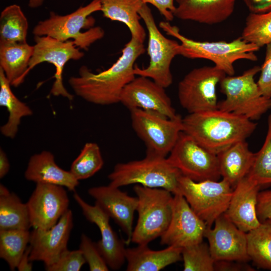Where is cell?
<instances>
[{
  "instance_id": "cell-48",
  "label": "cell",
  "mask_w": 271,
  "mask_h": 271,
  "mask_svg": "<svg viewBox=\"0 0 271 271\" xmlns=\"http://www.w3.org/2000/svg\"><path fill=\"white\" fill-rule=\"evenodd\" d=\"M269 116H270L271 117V114H270V115H269Z\"/></svg>"
},
{
  "instance_id": "cell-43",
  "label": "cell",
  "mask_w": 271,
  "mask_h": 271,
  "mask_svg": "<svg viewBox=\"0 0 271 271\" xmlns=\"http://www.w3.org/2000/svg\"><path fill=\"white\" fill-rule=\"evenodd\" d=\"M250 13L259 14L271 10V0H242Z\"/></svg>"
},
{
  "instance_id": "cell-40",
  "label": "cell",
  "mask_w": 271,
  "mask_h": 271,
  "mask_svg": "<svg viewBox=\"0 0 271 271\" xmlns=\"http://www.w3.org/2000/svg\"><path fill=\"white\" fill-rule=\"evenodd\" d=\"M256 213L260 222L271 219V190L259 192L257 196Z\"/></svg>"
},
{
  "instance_id": "cell-33",
  "label": "cell",
  "mask_w": 271,
  "mask_h": 271,
  "mask_svg": "<svg viewBox=\"0 0 271 271\" xmlns=\"http://www.w3.org/2000/svg\"><path fill=\"white\" fill-rule=\"evenodd\" d=\"M103 164L98 145L95 143H87L72 162L70 172L78 181L84 180L93 176Z\"/></svg>"
},
{
  "instance_id": "cell-20",
  "label": "cell",
  "mask_w": 271,
  "mask_h": 271,
  "mask_svg": "<svg viewBox=\"0 0 271 271\" xmlns=\"http://www.w3.org/2000/svg\"><path fill=\"white\" fill-rule=\"evenodd\" d=\"M88 193L95 199V204L120 226L127 236L125 244H128L131 241L138 198L130 196L119 188L110 185L90 188Z\"/></svg>"
},
{
  "instance_id": "cell-5",
  "label": "cell",
  "mask_w": 271,
  "mask_h": 271,
  "mask_svg": "<svg viewBox=\"0 0 271 271\" xmlns=\"http://www.w3.org/2000/svg\"><path fill=\"white\" fill-rule=\"evenodd\" d=\"M181 175L167 157L146 155L141 160L116 164L108 178L109 185L113 187L139 184L163 188L175 195L179 194V179Z\"/></svg>"
},
{
  "instance_id": "cell-18",
  "label": "cell",
  "mask_w": 271,
  "mask_h": 271,
  "mask_svg": "<svg viewBox=\"0 0 271 271\" xmlns=\"http://www.w3.org/2000/svg\"><path fill=\"white\" fill-rule=\"evenodd\" d=\"M73 226L72 212L68 209L51 228L34 229L31 232L30 260L43 261L45 266L56 262L67 249Z\"/></svg>"
},
{
  "instance_id": "cell-39",
  "label": "cell",
  "mask_w": 271,
  "mask_h": 271,
  "mask_svg": "<svg viewBox=\"0 0 271 271\" xmlns=\"http://www.w3.org/2000/svg\"><path fill=\"white\" fill-rule=\"evenodd\" d=\"M266 46L264 60L256 83L262 94L271 98V43Z\"/></svg>"
},
{
  "instance_id": "cell-26",
  "label": "cell",
  "mask_w": 271,
  "mask_h": 271,
  "mask_svg": "<svg viewBox=\"0 0 271 271\" xmlns=\"http://www.w3.org/2000/svg\"><path fill=\"white\" fill-rule=\"evenodd\" d=\"M34 46L26 43H0V68L11 86L17 87L27 75Z\"/></svg>"
},
{
  "instance_id": "cell-24",
  "label": "cell",
  "mask_w": 271,
  "mask_h": 271,
  "mask_svg": "<svg viewBox=\"0 0 271 271\" xmlns=\"http://www.w3.org/2000/svg\"><path fill=\"white\" fill-rule=\"evenodd\" d=\"M182 248L169 246L160 250L151 249L148 244L125 249L127 271H158L182 259Z\"/></svg>"
},
{
  "instance_id": "cell-1",
  "label": "cell",
  "mask_w": 271,
  "mask_h": 271,
  "mask_svg": "<svg viewBox=\"0 0 271 271\" xmlns=\"http://www.w3.org/2000/svg\"><path fill=\"white\" fill-rule=\"evenodd\" d=\"M145 52L144 43L131 37L109 68L95 73L81 66L79 75L71 77L68 83L77 96L89 102L101 105L120 102L124 88L135 78V62Z\"/></svg>"
},
{
  "instance_id": "cell-47",
  "label": "cell",
  "mask_w": 271,
  "mask_h": 271,
  "mask_svg": "<svg viewBox=\"0 0 271 271\" xmlns=\"http://www.w3.org/2000/svg\"><path fill=\"white\" fill-rule=\"evenodd\" d=\"M10 192L4 185H0V196H4L9 194Z\"/></svg>"
},
{
  "instance_id": "cell-14",
  "label": "cell",
  "mask_w": 271,
  "mask_h": 271,
  "mask_svg": "<svg viewBox=\"0 0 271 271\" xmlns=\"http://www.w3.org/2000/svg\"><path fill=\"white\" fill-rule=\"evenodd\" d=\"M205 222L193 210L184 197L175 194L172 217L168 227L161 236V244L183 248L203 241Z\"/></svg>"
},
{
  "instance_id": "cell-9",
  "label": "cell",
  "mask_w": 271,
  "mask_h": 271,
  "mask_svg": "<svg viewBox=\"0 0 271 271\" xmlns=\"http://www.w3.org/2000/svg\"><path fill=\"white\" fill-rule=\"evenodd\" d=\"M129 110L132 128L144 142L146 155L166 158L183 131L181 115L178 114L176 117L170 118L140 108Z\"/></svg>"
},
{
  "instance_id": "cell-32",
  "label": "cell",
  "mask_w": 271,
  "mask_h": 271,
  "mask_svg": "<svg viewBox=\"0 0 271 271\" xmlns=\"http://www.w3.org/2000/svg\"><path fill=\"white\" fill-rule=\"evenodd\" d=\"M30 238L29 230H0V257L8 263L10 270L17 268Z\"/></svg>"
},
{
  "instance_id": "cell-11",
  "label": "cell",
  "mask_w": 271,
  "mask_h": 271,
  "mask_svg": "<svg viewBox=\"0 0 271 271\" xmlns=\"http://www.w3.org/2000/svg\"><path fill=\"white\" fill-rule=\"evenodd\" d=\"M226 75L214 65L192 69L178 84L180 104L189 113L217 109V85Z\"/></svg>"
},
{
  "instance_id": "cell-16",
  "label": "cell",
  "mask_w": 271,
  "mask_h": 271,
  "mask_svg": "<svg viewBox=\"0 0 271 271\" xmlns=\"http://www.w3.org/2000/svg\"><path fill=\"white\" fill-rule=\"evenodd\" d=\"M27 204L31 227L48 229L69 209V200L64 187L38 183Z\"/></svg>"
},
{
  "instance_id": "cell-8",
  "label": "cell",
  "mask_w": 271,
  "mask_h": 271,
  "mask_svg": "<svg viewBox=\"0 0 271 271\" xmlns=\"http://www.w3.org/2000/svg\"><path fill=\"white\" fill-rule=\"evenodd\" d=\"M139 14L148 33L147 51L150 63L147 67L143 68L136 65L134 74L149 78L164 88H167L173 83L171 65L175 57L181 54V44L163 35L147 4L143 5Z\"/></svg>"
},
{
  "instance_id": "cell-46",
  "label": "cell",
  "mask_w": 271,
  "mask_h": 271,
  "mask_svg": "<svg viewBox=\"0 0 271 271\" xmlns=\"http://www.w3.org/2000/svg\"><path fill=\"white\" fill-rule=\"evenodd\" d=\"M45 0H29L28 6L31 8H37L41 7Z\"/></svg>"
},
{
  "instance_id": "cell-28",
  "label": "cell",
  "mask_w": 271,
  "mask_h": 271,
  "mask_svg": "<svg viewBox=\"0 0 271 271\" xmlns=\"http://www.w3.org/2000/svg\"><path fill=\"white\" fill-rule=\"evenodd\" d=\"M11 84L0 68V105L5 107L9 113L7 122L1 127L2 134L14 139L19 129L21 119L33 114L31 108L13 93Z\"/></svg>"
},
{
  "instance_id": "cell-22",
  "label": "cell",
  "mask_w": 271,
  "mask_h": 271,
  "mask_svg": "<svg viewBox=\"0 0 271 271\" xmlns=\"http://www.w3.org/2000/svg\"><path fill=\"white\" fill-rule=\"evenodd\" d=\"M236 0H175L177 18L206 25L221 23L232 14Z\"/></svg>"
},
{
  "instance_id": "cell-23",
  "label": "cell",
  "mask_w": 271,
  "mask_h": 271,
  "mask_svg": "<svg viewBox=\"0 0 271 271\" xmlns=\"http://www.w3.org/2000/svg\"><path fill=\"white\" fill-rule=\"evenodd\" d=\"M25 178L36 183H49L75 191L79 182L69 171L59 167L54 156L50 152L43 151L32 156L25 172Z\"/></svg>"
},
{
  "instance_id": "cell-4",
  "label": "cell",
  "mask_w": 271,
  "mask_h": 271,
  "mask_svg": "<svg viewBox=\"0 0 271 271\" xmlns=\"http://www.w3.org/2000/svg\"><path fill=\"white\" fill-rule=\"evenodd\" d=\"M100 11V0H92L66 15L51 12L47 19L38 23L32 32L34 36H48L61 41L72 39L76 47L87 50L104 36L102 28L94 26L95 20L90 16Z\"/></svg>"
},
{
  "instance_id": "cell-42",
  "label": "cell",
  "mask_w": 271,
  "mask_h": 271,
  "mask_svg": "<svg viewBox=\"0 0 271 271\" xmlns=\"http://www.w3.org/2000/svg\"><path fill=\"white\" fill-rule=\"evenodd\" d=\"M244 263L245 262L229 260L215 261V270H254L253 268Z\"/></svg>"
},
{
  "instance_id": "cell-2",
  "label": "cell",
  "mask_w": 271,
  "mask_h": 271,
  "mask_svg": "<svg viewBox=\"0 0 271 271\" xmlns=\"http://www.w3.org/2000/svg\"><path fill=\"white\" fill-rule=\"evenodd\" d=\"M182 123L183 131L216 155L245 140L256 127L252 120L218 108L189 113Z\"/></svg>"
},
{
  "instance_id": "cell-30",
  "label": "cell",
  "mask_w": 271,
  "mask_h": 271,
  "mask_svg": "<svg viewBox=\"0 0 271 271\" xmlns=\"http://www.w3.org/2000/svg\"><path fill=\"white\" fill-rule=\"evenodd\" d=\"M31 227L27 203L14 193L0 196V230H29Z\"/></svg>"
},
{
  "instance_id": "cell-38",
  "label": "cell",
  "mask_w": 271,
  "mask_h": 271,
  "mask_svg": "<svg viewBox=\"0 0 271 271\" xmlns=\"http://www.w3.org/2000/svg\"><path fill=\"white\" fill-rule=\"evenodd\" d=\"M81 251L66 250L56 262L45 266L47 271H79L86 263Z\"/></svg>"
},
{
  "instance_id": "cell-44",
  "label": "cell",
  "mask_w": 271,
  "mask_h": 271,
  "mask_svg": "<svg viewBox=\"0 0 271 271\" xmlns=\"http://www.w3.org/2000/svg\"><path fill=\"white\" fill-rule=\"evenodd\" d=\"M31 251L30 245L28 246L25 253L22 257L17 268L19 271H29L32 269V263L29 259Z\"/></svg>"
},
{
  "instance_id": "cell-34",
  "label": "cell",
  "mask_w": 271,
  "mask_h": 271,
  "mask_svg": "<svg viewBox=\"0 0 271 271\" xmlns=\"http://www.w3.org/2000/svg\"><path fill=\"white\" fill-rule=\"evenodd\" d=\"M241 37L259 48L271 43V10L250 13L246 17Z\"/></svg>"
},
{
  "instance_id": "cell-19",
  "label": "cell",
  "mask_w": 271,
  "mask_h": 271,
  "mask_svg": "<svg viewBox=\"0 0 271 271\" xmlns=\"http://www.w3.org/2000/svg\"><path fill=\"white\" fill-rule=\"evenodd\" d=\"M73 198L86 219L98 227L101 238L96 243L107 265L113 270L119 269L126 260L125 241L118 238L109 224L110 217L97 205H89L76 192Z\"/></svg>"
},
{
  "instance_id": "cell-17",
  "label": "cell",
  "mask_w": 271,
  "mask_h": 271,
  "mask_svg": "<svg viewBox=\"0 0 271 271\" xmlns=\"http://www.w3.org/2000/svg\"><path fill=\"white\" fill-rule=\"evenodd\" d=\"M165 89L152 79L139 76L124 88L120 102L128 110L140 108L173 118L178 114Z\"/></svg>"
},
{
  "instance_id": "cell-27",
  "label": "cell",
  "mask_w": 271,
  "mask_h": 271,
  "mask_svg": "<svg viewBox=\"0 0 271 271\" xmlns=\"http://www.w3.org/2000/svg\"><path fill=\"white\" fill-rule=\"evenodd\" d=\"M103 16L111 21L124 24L129 29L131 37L142 43L146 32L140 23L139 12L144 4L142 0H100Z\"/></svg>"
},
{
  "instance_id": "cell-21",
  "label": "cell",
  "mask_w": 271,
  "mask_h": 271,
  "mask_svg": "<svg viewBox=\"0 0 271 271\" xmlns=\"http://www.w3.org/2000/svg\"><path fill=\"white\" fill-rule=\"evenodd\" d=\"M260 187L247 175L233 188L228 207L225 213L244 232L257 227L260 224L256 213L257 196Z\"/></svg>"
},
{
  "instance_id": "cell-3",
  "label": "cell",
  "mask_w": 271,
  "mask_h": 271,
  "mask_svg": "<svg viewBox=\"0 0 271 271\" xmlns=\"http://www.w3.org/2000/svg\"><path fill=\"white\" fill-rule=\"evenodd\" d=\"M159 27L167 35L180 42L181 56L189 59L209 60L227 75H234V63L236 61L244 59L255 61L257 60L254 52L260 48L246 42L241 37L228 42H202L183 35L179 29L171 25L170 22L162 21L159 23Z\"/></svg>"
},
{
  "instance_id": "cell-29",
  "label": "cell",
  "mask_w": 271,
  "mask_h": 271,
  "mask_svg": "<svg viewBox=\"0 0 271 271\" xmlns=\"http://www.w3.org/2000/svg\"><path fill=\"white\" fill-rule=\"evenodd\" d=\"M246 235L250 260L260 268L271 270V219L260 222Z\"/></svg>"
},
{
  "instance_id": "cell-13",
  "label": "cell",
  "mask_w": 271,
  "mask_h": 271,
  "mask_svg": "<svg viewBox=\"0 0 271 271\" xmlns=\"http://www.w3.org/2000/svg\"><path fill=\"white\" fill-rule=\"evenodd\" d=\"M34 52L27 74L40 63L48 62L53 64L56 71L51 94L73 100L74 96L67 90L63 84V70L69 60L81 59L84 56V53L79 50L71 40L61 41L48 36H34Z\"/></svg>"
},
{
  "instance_id": "cell-6",
  "label": "cell",
  "mask_w": 271,
  "mask_h": 271,
  "mask_svg": "<svg viewBox=\"0 0 271 271\" xmlns=\"http://www.w3.org/2000/svg\"><path fill=\"white\" fill-rule=\"evenodd\" d=\"M133 190L138 199L137 223L131 242L148 244L161 237L170 224L172 214V193L160 188H150L136 184Z\"/></svg>"
},
{
  "instance_id": "cell-7",
  "label": "cell",
  "mask_w": 271,
  "mask_h": 271,
  "mask_svg": "<svg viewBox=\"0 0 271 271\" xmlns=\"http://www.w3.org/2000/svg\"><path fill=\"white\" fill-rule=\"evenodd\" d=\"M260 71V67L255 66L238 76L226 75L220 82L225 99L218 108L251 120L259 119L271 108V98L262 94L254 80Z\"/></svg>"
},
{
  "instance_id": "cell-10",
  "label": "cell",
  "mask_w": 271,
  "mask_h": 271,
  "mask_svg": "<svg viewBox=\"0 0 271 271\" xmlns=\"http://www.w3.org/2000/svg\"><path fill=\"white\" fill-rule=\"evenodd\" d=\"M178 189L195 213L207 226L212 227L215 220L226 211L233 188L223 179L195 181L182 175Z\"/></svg>"
},
{
  "instance_id": "cell-45",
  "label": "cell",
  "mask_w": 271,
  "mask_h": 271,
  "mask_svg": "<svg viewBox=\"0 0 271 271\" xmlns=\"http://www.w3.org/2000/svg\"><path fill=\"white\" fill-rule=\"evenodd\" d=\"M10 165L4 151L0 149V178H3L9 172Z\"/></svg>"
},
{
  "instance_id": "cell-12",
  "label": "cell",
  "mask_w": 271,
  "mask_h": 271,
  "mask_svg": "<svg viewBox=\"0 0 271 271\" xmlns=\"http://www.w3.org/2000/svg\"><path fill=\"white\" fill-rule=\"evenodd\" d=\"M169 155L170 163L182 175L195 181H217L221 177L217 155L183 131Z\"/></svg>"
},
{
  "instance_id": "cell-36",
  "label": "cell",
  "mask_w": 271,
  "mask_h": 271,
  "mask_svg": "<svg viewBox=\"0 0 271 271\" xmlns=\"http://www.w3.org/2000/svg\"><path fill=\"white\" fill-rule=\"evenodd\" d=\"M261 186L271 184V117L268 119V128L264 143L255 153L251 169L247 175Z\"/></svg>"
},
{
  "instance_id": "cell-41",
  "label": "cell",
  "mask_w": 271,
  "mask_h": 271,
  "mask_svg": "<svg viewBox=\"0 0 271 271\" xmlns=\"http://www.w3.org/2000/svg\"><path fill=\"white\" fill-rule=\"evenodd\" d=\"M144 4H150L156 7L166 21H172L176 9L175 0H142Z\"/></svg>"
},
{
  "instance_id": "cell-35",
  "label": "cell",
  "mask_w": 271,
  "mask_h": 271,
  "mask_svg": "<svg viewBox=\"0 0 271 271\" xmlns=\"http://www.w3.org/2000/svg\"><path fill=\"white\" fill-rule=\"evenodd\" d=\"M182 257L184 271L215 270V261L203 241L182 248Z\"/></svg>"
},
{
  "instance_id": "cell-25",
  "label": "cell",
  "mask_w": 271,
  "mask_h": 271,
  "mask_svg": "<svg viewBox=\"0 0 271 271\" xmlns=\"http://www.w3.org/2000/svg\"><path fill=\"white\" fill-rule=\"evenodd\" d=\"M255 156L245 140L231 145L217 155L221 177L234 188L249 173Z\"/></svg>"
},
{
  "instance_id": "cell-15",
  "label": "cell",
  "mask_w": 271,
  "mask_h": 271,
  "mask_svg": "<svg viewBox=\"0 0 271 271\" xmlns=\"http://www.w3.org/2000/svg\"><path fill=\"white\" fill-rule=\"evenodd\" d=\"M204 237L208 241L215 261L229 260L246 262L250 260L247 252L246 233L239 229L225 213L207 226Z\"/></svg>"
},
{
  "instance_id": "cell-37",
  "label": "cell",
  "mask_w": 271,
  "mask_h": 271,
  "mask_svg": "<svg viewBox=\"0 0 271 271\" xmlns=\"http://www.w3.org/2000/svg\"><path fill=\"white\" fill-rule=\"evenodd\" d=\"M88 263L90 271H108L109 267L99 252L96 242L82 233L79 248Z\"/></svg>"
},
{
  "instance_id": "cell-31",
  "label": "cell",
  "mask_w": 271,
  "mask_h": 271,
  "mask_svg": "<svg viewBox=\"0 0 271 271\" xmlns=\"http://www.w3.org/2000/svg\"><path fill=\"white\" fill-rule=\"evenodd\" d=\"M28 22L20 6L6 7L0 16V43H26Z\"/></svg>"
}]
</instances>
